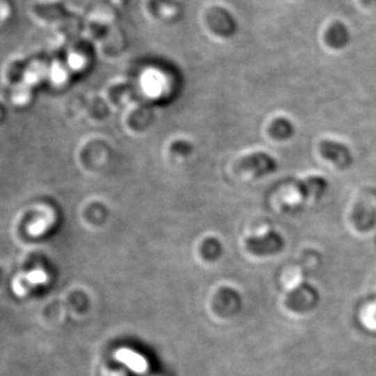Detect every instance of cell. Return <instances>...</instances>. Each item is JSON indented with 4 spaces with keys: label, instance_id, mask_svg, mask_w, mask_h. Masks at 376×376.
<instances>
[{
    "label": "cell",
    "instance_id": "1",
    "mask_svg": "<svg viewBox=\"0 0 376 376\" xmlns=\"http://www.w3.org/2000/svg\"><path fill=\"white\" fill-rule=\"evenodd\" d=\"M320 152L324 158L334 163L338 169H348L352 164V154L348 146L334 140H323L320 143Z\"/></svg>",
    "mask_w": 376,
    "mask_h": 376
},
{
    "label": "cell",
    "instance_id": "2",
    "mask_svg": "<svg viewBox=\"0 0 376 376\" xmlns=\"http://www.w3.org/2000/svg\"><path fill=\"white\" fill-rule=\"evenodd\" d=\"M48 281V275L43 269H33L26 274L17 276L12 282L14 294L19 298L27 296L31 290L43 285Z\"/></svg>",
    "mask_w": 376,
    "mask_h": 376
},
{
    "label": "cell",
    "instance_id": "3",
    "mask_svg": "<svg viewBox=\"0 0 376 376\" xmlns=\"http://www.w3.org/2000/svg\"><path fill=\"white\" fill-rule=\"evenodd\" d=\"M242 166L254 171L256 175H265L274 173L277 169V162L273 157L265 152H257L246 158Z\"/></svg>",
    "mask_w": 376,
    "mask_h": 376
},
{
    "label": "cell",
    "instance_id": "4",
    "mask_svg": "<svg viewBox=\"0 0 376 376\" xmlns=\"http://www.w3.org/2000/svg\"><path fill=\"white\" fill-rule=\"evenodd\" d=\"M115 359L119 363L129 368L134 373L143 374L148 371V363L146 357L130 348H120L114 353Z\"/></svg>",
    "mask_w": 376,
    "mask_h": 376
},
{
    "label": "cell",
    "instance_id": "5",
    "mask_svg": "<svg viewBox=\"0 0 376 376\" xmlns=\"http://www.w3.org/2000/svg\"><path fill=\"white\" fill-rule=\"evenodd\" d=\"M351 35L348 27L340 21L332 23L325 33V42L329 47L342 49L350 42Z\"/></svg>",
    "mask_w": 376,
    "mask_h": 376
},
{
    "label": "cell",
    "instance_id": "6",
    "mask_svg": "<svg viewBox=\"0 0 376 376\" xmlns=\"http://www.w3.org/2000/svg\"><path fill=\"white\" fill-rule=\"evenodd\" d=\"M296 187L299 194L305 198H320L325 194L328 183L323 177L311 175V177L299 181L296 184Z\"/></svg>",
    "mask_w": 376,
    "mask_h": 376
},
{
    "label": "cell",
    "instance_id": "7",
    "mask_svg": "<svg viewBox=\"0 0 376 376\" xmlns=\"http://www.w3.org/2000/svg\"><path fill=\"white\" fill-rule=\"evenodd\" d=\"M353 217L359 229L366 230L372 227L376 219V198L372 204H370V201L368 200V208L367 201H363L357 206Z\"/></svg>",
    "mask_w": 376,
    "mask_h": 376
},
{
    "label": "cell",
    "instance_id": "8",
    "mask_svg": "<svg viewBox=\"0 0 376 376\" xmlns=\"http://www.w3.org/2000/svg\"><path fill=\"white\" fill-rule=\"evenodd\" d=\"M252 244L257 250H259L258 252L272 254V253L279 252L283 246L284 242L279 233L271 231L263 237L253 238Z\"/></svg>",
    "mask_w": 376,
    "mask_h": 376
},
{
    "label": "cell",
    "instance_id": "9",
    "mask_svg": "<svg viewBox=\"0 0 376 376\" xmlns=\"http://www.w3.org/2000/svg\"><path fill=\"white\" fill-rule=\"evenodd\" d=\"M294 125L286 118H278L274 120L269 127V133L278 140L290 139L294 135Z\"/></svg>",
    "mask_w": 376,
    "mask_h": 376
},
{
    "label": "cell",
    "instance_id": "10",
    "mask_svg": "<svg viewBox=\"0 0 376 376\" xmlns=\"http://www.w3.org/2000/svg\"><path fill=\"white\" fill-rule=\"evenodd\" d=\"M361 2L368 8H376V0H361Z\"/></svg>",
    "mask_w": 376,
    "mask_h": 376
}]
</instances>
